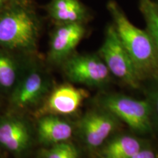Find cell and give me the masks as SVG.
Listing matches in <instances>:
<instances>
[{"instance_id": "11", "label": "cell", "mask_w": 158, "mask_h": 158, "mask_svg": "<svg viewBox=\"0 0 158 158\" xmlns=\"http://www.w3.org/2000/svg\"><path fill=\"white\" fill-rule=\"evenodd\" d=\"M37 134L41 143L54 144L68 141L73 134V127L68 122L57 116L45 115L40 118Z\"/></svg>"}, {"instance_id": "20", "label": "cell", "mask_w": 158, "mask_h": 158, "mask_svg": "<svg viewBox=\"0 0 158 158\" xmlns=\"http://www.w3.org/2000/svg\"><path fill=\"white\" fill-rule=\"evenodd\" d=\"M12 2H29V0H10Z\"/></svg>"}, {"instance_id": "4", "label": "cell", "mask_w": 158, "mask_h": 158, "mask_svg": "<svg viewBox=\"0 0 158 158\" xmlns=\"http://www.w3.org/2000/svg\"><path fill=\"white\" fill-rule=\"evenodd\" d=\"M102 105L107 111L138 133H145L151 129V105L147 100L112 94L103 99Z\"/></svg>"}, {"instance_id": "6", "label": "cell", "mask_w": 158, "mask_h": 158, "mask_svg": "<svg viewBox=\"0 0 158 158\" xmlns=\"http://www.w3.org/2000/svg\"><path fill=\"white\" fill-rule=\"evenodd\" d=\"M86 29L84 23L57 24L51 35L48 59L54 64H62L71 55L84 38Z\"/></svg>"}, {"instance_id": "2", "label": "cell", "mask_w": 158, "mask_h": 158, "mask_svg": "<svg viewBox=\"0 0 158 158\" xmlns=\"http://www.w3.org/2000/svg\"><path fill=\"white\" fill-rule=\"evenodd\" d=\"M40 24L29 2H15L0 12V46L12 51L36 50Z\"/></svg>"}, {"instance_id": "1", "label": "cell", "mask_w": 158, "mask_h": 158, "mask_svg": "<svg viewBox=\"0 0 158 158\" xmlns=\"http://www.w3.org/2000/svg\"><path fill=\"white\" fill-rule=\"evenodd\" d=\"M108 11L120 40L129 54L140 78L158 76V53L149 32L130 22L115 1L107 4Z\"/></svg>"}, {"instance_id": "19", "label": "cell", "mask_w": 158, "mask_h": 158, "mask_svg": "<svg viewBox=\"0 0 158 158\" xmlns=\"http://www.w3.org/2000/svg\"><path fill=\"white\" fill-rule=\"evenodd\" d=\"M155 107L156 112H157L158 115V92H157V94H156L155 96Z\"/></svg>"}, {"instance_id": "17", "label": "cell", "mask_w": 158, "mask_h": 158, "mask_svg": "<svg viewBox=\"0 0 158 158\" xmlns=\"http://www.w3.org/2000/svg\"><path fill=\"white\" fill-rule=\"evenodd\" d=\"M78 153L77 149L75 146H73L71 149L68 151V152L64 155V157L63 158H78Z\"/></svg>"}, {"instance_id": "14", "label": "cell", "mask_w": 158, "mask_h": 158, "mask_svg": "<svg viewBox=\"0 0 158 158\" xmlns=\"http://www.w3.org/2000/svg\"><path fill=\"white\" fill-rule=\"evenodd\" d=\"M18 77V67L13 58L0 51V88L7 90L15 86Z\"/></svg>"}, {"instance_id": "15", "label": "cell", "mask_w": 158, "mask_h": 158, "mask_svg": "<svg viewBox=\"0 0 158 158\" xmlns=\"http://www.w3.org/2000/svg\"><path fill=\"white\" fill-rule=\"evenodd\" d=\"M73 146V144L66 142L54 144L50 149L45 152L43 156L44 158H63Z\"/></svg>"}, {"instance_id": "16", "label": "cell", "mask_w": 158, "mask_h": 158, "mask_svg": "<svg viewBox=\"0 0 158 158\" xmlns=\"http://www.w3.org/2000/svg\"><path fill=\"white\" fill-rule=\"evenodd\" d=\"M130 158H157L155 153L152 150L148 149H142L136 152L135 155L131 156Z\"/></svg>"}, {"instance_id": "5", "label": "cell", "mask_w": 158, "mask_h": 158, "mask_svg": "<svg viewBox=\"0 0 158 158\" xmlns=\"http://www.w3.org/2000/svg\"><path fill=\"white\" fill-rule=\"evenodd\" d=\"M63 64L64 72L71 81L90 86L107 82L110 71L98 54H75Z\"/></svg>"}, {"instance_id": "12", "label": "cell", "mask_w": 158, "mask_h": 158, "mask_svg": "<svg viewBox=\"0 0 158 158\" xmlns=\"http://www.w3.org/2000/svg\"><path fill=\"white\" fill-rule=\"evenodd\" d=\"M142 149L141 143L130 135L114 138L104 146L100 153V158H130Z\"/></svg>"}, {"instance_id": "9", "label": "cell", "mask_w": 158, "mask_h": 158, "mask_svg": "<svg viewBox=\"0 0 158 158\" xmlns=\"http://www.w3.org/2000/svg\"><path fill=\"white\" fill-rule=\"evenodd\" d=\"M45 9L49 17L57 24H85L92 19L88 7L80 0H51Z\"/></svg>"}, {"instance_id": "10", "label": "cell", "mask_w": 158, "mask_h": 158, "mask_svg": "<svg viewBox=\"0 0 158 158\" xmlns=\"http://www.w3.org/2000/svg\"><path fill=\"white\" fill-rule=\"evenodd\" d=\"M45 90V82L42 74L32 70L16 86L11 98V103L16 108H25L35 104Z\"/></svg>"}, {"instance_id": "13", "label": "cell", "mask_w": 158, "mask_h": 158, "mask_svg": "<svg viewBox=\"0 0 158 158\" xmlns=\"http://www.w3.org/2000/svg\"><path fill=\"white\" fill-rule=\"evenodd\" d=\"M140 10L143 15L149 32L158 53V4L153 0H139Z\"/></svg>"}, {"instance_id": "3", "label": "cell", "mask_w": 158, "mask_h": 158, "mask_svg": "<svg viewBox=\"0 0 158 158\" xmlns=\"http://www.w3.org/2000/svg\"><path fill=\"white\" fill-rule=\"evenodd\" d=\"M98 55L114 76L131 87H139L141 79L133 60L120 40L113 23L106 29L103 43L99 49Z\"/></svg>"}, {"instance_id": "18", "label": "cell", "mask_w": 158, "mask_h": 158, "mask_svg": "<svg viewBox=\"0 0 158 158\" xmlns=\"http://www.w3.org/2000/svg\"><path fill=\"white\" fill-rule=\"evenodd\" d=\"M12 2L10 0H0V12L5 8V7Z\"/></svg>"}, {"instance_id": "21", "label": "cell", "mask_w": 158, "mask_h": 158, "mask_svg": "<svg viewBox=\"0 0 158 158\" xmlns=\"http://www.w3.org/2000/svg\"><path fill=\"white\" fill-rule=\"evenodd\" d=\"M155 2H157V3L158 4V0H157V1H155Z\"/></svg>"}, {"instance_id": "8", "label": "cell", "mask_w": 158, "mask_h": 158, "mask_svg": "<svg viewBox=\"0 0 158 158\" xmlns=\"http://www.w3.org/2000/svg\"><path fill=\"white\" fill-rule=\"evenodd\" d=\"M31 134L27 124L16 117L0 120V144L7 149L21 153L28 148Z\"/></svg>"}, {"instance_id": "7", "label": "cell", "mask_w": 158, "mask_h": 158, "mask_svg": "<svg viewBox=\"0 0 158 158\" xmlns=\"http://www.w3.org/2000/svg\"><path fill=\"white\" fill-rule=\"evenodd\" d=\"M88 92L72 85H62L51 92L37 114L45 115H70L78 110Z\"/></svg>"}]
</instances>
